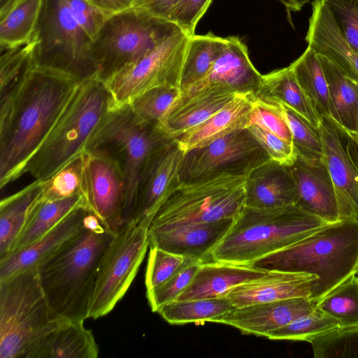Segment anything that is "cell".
<instances>
[{
  "label": "cell",
  "instance_id": "cell-1",
  "mask_svg": "<svg viewBox=\"0 0 358 358\" xmlns=\"http://www.w3.org/2000/svg\"><path fill=\"white\" fill-rule=\"evenodd\" d=\"M80 82L34 67L21 87L0 105V187L21 175L52 129Z\"/></svg>",
  "mask_w": 358,
  "mask_h": 358
},
{
  "label": "cell",
  "instance_id": "cell-2",
  "mask_svg": "<svg viewBox=\"0 0 358 358\" xmlns=\"http://www.w3.org/2000/svg\"><path fill=\"white\" fill-rule=\"evenodd\" d=\"M115 235L90 211L80 233L36 268L48 301L58 316L69 321L89 318L100 263Z\"/></svg>",
  "mask_w": 358,
  "mask_h": 358
},
{
  "label": "cell",
  "instance_id": "cell-3",
  "mask_svg": "<svg viewBox=\"0 0 358 358\" xmlns=\"http://www.w3.org/2000/svg\"><path fill=\"white\" fill-rule=\"evenodd\" d=\"M358 220H340L280 250L255 261L264 271L306 272L317 276L310 299L315 303L328 292L357 273Z\"/></svg>",
  "mask_w": 358,
  "mask_h": 358
},
{
  "label": "cell",
  "instance_id": "cell-4",
  "mask_svg": "<svg viewBox=\"0 0 358 358\" xmlns=\"http://www.w3.org/2000/svg\"><path fill=\"white\" fill-rule=\"evenodd\" d=\"M327 223L296 205L274 208L245 206L213 250L210 260L250 265L299 241Z\"/></svg>",
  "mask_w": 358,
  "mask_h": 358
},
{
  "label": "cell",
  "instance_id": "cell-5",
  "mask_svg": "<svg viewBox=\"0 0 358 358\" xmlns=\"http://www.w3.org/2000/svg\"><path fill=\"white\" fill-rule=\"evenodd\" d=\"M173 139L158 126L140 118L129 103L112 108L89 139L84 152L110 159L123 175L124 225L135 221L138 182L147 161Z\"/></svg>",
  "mask_w": 358,
  "mask_h": 358
},
{
  "label": "cell",
  "instance_id": "cell-6",
  "mask_svg": "<svg viewBox=\"0 0 358 358\" xmlns=\"http://www.w3.org/2000/svg\"><path fill=\"white\" fill-rule=\"evenodd\" d=\"M115 107L107 85L97 79L80 83L66 108L27 162L22 174L44 181L84 152L99 124Z\"/></svg>",
  "mask_w": 358,
  "mask_h": 358
},
{
  "label": "cell",
  "instance_id": "cell-7",
  "mask_svg": "<svg viewBox=\"0 0 358 358\" xmlns=\"http://www.w3.org/2000/svg\"><path fill=\"white\" fill-rule=\"evenodd\" d=\"M69 321L51 308L37 268L0 280L1 358H27L39 341Z\"/></svg>",
  "mask_w": 358,
  "mask_h": 358
},
{
  "label": "cell",
  "instance_id": "cell-8",
  "mask_svg": "<svg viewBox=\"0 0 358 358\" xmlns=\"http://www.w3.org/2000/svg\"><path fill=\"white\" fill-rule=\"evenodd\" d=\"M30 41L34 67L80 83L96 78L91 51L93 39L69 0H42Z\"/></svg>",
  "mask_w": 358,
  "mask_h": 358
},
{
  "label": "cell",
  "instance_id": "cell-9",
  "mask_svg": "<svg viewBox=\"0 0 358 358\" xmlns=\"http://www.w3.org/2000/svg\"><path fill=\"white\" fill-rule=\"evenodd\" d=\"M246 176L222 173L180 182L156 211L148 234L183 225L235 218L245 204Z\"/></svg>",
  "mask_w": 358,
  "mask_h": 358
},
{
  "label": "cell",
  "instance_id": "cell-10",
  "mask_svg": "<svg viewBox=\"0 0 358 358\" xmlns=\"http://www.w3.org/2000/svg\"><path fill=\"white\" fill-rule=\"evenodd\" d=\"M180 30L172 21L135 8L108 15L91 46L96 78L108 83L125 66Z\"/></svg>",
  "mask_w": 358,
  "mask_h": 358
},
{
  "label": "cell",
  "instance_id": "cell-11",
  "mask_svg": "<svg viewBox=\"0 0 358 358\" xmlns=\"http://www.w3.org/2000/svg\"><path fill=\"white\" fill-rule=\"evenodd\" d=\"M148 247L145 225L131 222L115 234L100 263L89 318L103 317L114 308L134 280Z\"/></svg>",
  "mask_w": 358,
  "mask_h": 358
},
{
  "label": "cell",
  "instance_id": "cell-12",
  "mask_svg": "<svg viewBox=\"0 0 358 358\" xmlns=\"http://www.w3.org/2000/svg\"><path fill=\"white\" fill-rule=\"evenodd\" d=\"M190 36L182 30L173 34L106 83L115 107L129 103L139 94L154 87L166 86L180 90Z\"/></svg>",
  "mask_w": 358,
  "mask_h": 358
},
{
  "label": "cell",
  "instance_id": "cell-13",
  "mask_svg": "<svg viewBox=\"0 0 358 358\" xmlns=\"http://www.w3.org/2000/svg\"><path fill=\"white\" fill-rule=\"evenodd\" d=\"M268 160V155L249 130L241 129L186 152L179 180L189 182L222 173L247 176Z\"/></svg>",
  "mask_w": 358,
  "mask_h": 358
},
{
  "label": "cell",
  "instance_id": "cell-14",
  "mask_svg": "<svg viewBox=\"0 0 358 358\" xmlns=\"http://www.w3.org/2000/svg\"><path fill=\"white\" fill-rule=\"evenodd\" d=\"M83 183L88 209L108 230L116 234L123 226L125 182L110 159L85 152Z\"/></svg>",
  "mask_w": 358,
  "mask_h": 358
},
{
  "label": "cell",
  "instance_id": "cell-15",
  "mask_svg": "<svg viewBox=\"0 0 358 358\" xmlns=\"http://www.w3.org/2000/svg\"><path fill=\"white\" fill-rule=\"evenodd\" d=\"M185 152L173 139L149 157L138 180L135 221L148 227L164 199L180 182L179 171Z\"/></svg>",
  "mask_w": 358,
  "mask_h": 358
},
{
  "label": "cell",
  "instance_id": "cell-16",
  "mask_svg": "<svg viewBox=\"0 0 358 358\" xmlns=\"http://www.w3.org/2000/svg\"><path fill=\"white\" fill-rule=\"evenodd\" d=\"M322 148V160L334 184L340 220H357V176L341 134L326 116L317 128Z\"/></svg>",
  "mask_w": 358,
  "mask_h": 358
},
{
  "label": "cell",
  "instance_id": "cell-17",
  "mask_svg": "<svg viewBox=\"0 0 358 358\" xmlns=\"http://www.w3.org/2000/svg\"><path fill=\"white\" fill-rule=\"evenodd\" d=\"M316 303L306 297H295L236 308L217 319L243 334L264 336L312 312Z\"/></svg>",
  "mask_w": 358,
  "mask_h": 358
},
{
  "label": "cell",
  "instance_id": "cell-18",
  "mask_svg": "<svg viewBox=\"0 0 358 358\" xmlns=\"http://www.w3.org/2000/svg\"><path fill=\"white\" fill-rule=\"evenodd\" d=\"M289 167L296 190V206L327 223L339 220L336 192L327 168L321 159L297 155Z\"/></svg>",
  "mask_w": 358,
  "mask_h": 358
},
{
  "label": "cell",
  "instance_id": "cell-19",
  "mask_svg": "<svg viewBox=\"0 0 358 358\" xmlns=\"http://www.w3.org/2000/svg\"><path fill=\"white\" fill-rule=\"evenodd\" d=\"M90 212L87 206H78L38 241L0 260V280L25 270L36 268L56 254L84 228Z\"/></svg>",
  "mask_w": 358,
  "mask_h": 358
},
{
  "label": "cell",
  "instance_id": "cell-20",
  "mask_svg": "<svg viewBox=\"0 0 358 358\" xmlns=\"http://www.w3.org/2000/svg\"><path fill=\"white\" fill-rule=\"evenodd\" d=\"M238 94L215 85L182 91L158 127L175 139L208 120Z\"/></svg>",
  "mask_w": 358,
  "mask_h": 358
},
{
  "label": "cell",
  "instance_id": "cell-21",
  "mask_svg": "<svg viewBox=\"0 0 358 358\" xmlns=\"http://www.w3.org/2000/svg\"><path fill=\"white\" fill-rule=\"evenodd\" d=\"M316 275L306 272L268 271L262 277L233 288L226 298L240 308L295 297H310Z\"/></svg>",
  "mask_w": 358,
  "mask_h": 358
},
{
  "label": "cell",
  "instance_id": "cell-22",
  "mask_svg": "<svg viewBox=\"0 0 358 358\" xmlns=\"http://www.w3.org/2000/svg\"><path fill=\"white\" fill-rule=\"evenodd\" d=\"M306 41L317 55L333 62L348 78L358 81V53L343 37L322 0L313 3Z\"/></svg>",
  "mask_w": 358,
  "mask_h": 358
},
{
  "label": "cell",
  "instance_id": "cell-23",
  "mask_svg": "<svg viewBox=\"0 0 358 358\" xmlns=\"http://www.w3.org/2000/svg\"><path fill=\"white\" fill-rule=\"evenodd\" d=\"M227 39L226 47L208 73L187 90L215 85L236 93L255 94L262 75L252 65L246 45L237 36H228Z\"/></svg>",
  "mask_w": 358,
  "mask_h": 358
},
{
  "label": "cell",
  "instance_id": "cell-24",
  "mask_svg": "<svg viewBox=\"0 0 358 358\" xmlns=\"http://www.w3.org/2000/svg\"><path fill=\"white\" fill-rule=\"evenodd\" d=\"M234 220L191 224L148 234L149 247L156 246L185 257L210 260L214 248L228 231Z\"/></svg>",
  "mask_w": 358,
  "mask_h": 358
},
{
  "label": "cell",
  "instance_id": "cell-25",
  "mask_svg": "<svg viewBox=\"0 0 358 358\" xmlns=\"http://www.w3.org/2000/svg\"><path fill=\"white\" fill-rule=\"evenodd\" d=\"M295 183L289 167L271 159L246 176L245 206L274 208L296 205Z\"/></svg>",
  "mask_w": 358,
  "mask_h": 358
},
{
  "label": "cell",
  "instance_id": "cell-26",
  "mask_svg": "<svg viewBox=\"0 0 358 358\" xmlns=\"http://www.w3.org/2000/svg\"><path fill=\"white\" fill-rule=\"evenodd\" d=\"M268 271L250 265L206 261L176 301L226 297L234 287L263 276Z\"/></svg>",
  "mask_w": 358,
  "mask_h": 358
},
{
  "label": "cell",
  "instance_id": "cell-27",
  "mask_svg": "<svg viewBox=\"0 0 358 358\" xmlns=\"http://www.w3.org/2000/svg\"><path fill=\"white\" fill-rule=\"evenodd\" d=\"M253 94H238L227 105L175 140L185 152L206 146L238 129L248 127Z\"/></svg>",
  "mask_w": 358,
  "mask_h": 358
},
{
  "label": "cell",
  "instance_id": "cell-28",
  "mask_svg": "<svg viewBox=\"0 0 358 358\" xmlns=\"http://www.w3.org/2000/svg\"><path fill=\"white\" fill-rule=\"evenodd\" d=\"M84 321H69L39 341L27 358H96L99 346Z\"/></svg>",
  "mask_w": 358,
  "mask_h": 358
},
{
  "label": "cell",
  "instance_id": "cell-29",
  "mask_svg": "<svg viewBox=\"0 0 358 358\" xmlns=\"http://www.w3.org/2000/svg\"><path fill=\"white\" fill-rule=\"evenodd\" d=\"M80 206H87L83 194L57 200H43L39 197L32 206L9 255L38 241L69 213Z\"/></svg>",
  "mask_w": 358,
  "mask_h": 358
},
{
  "label": "cell",
  "instance_id": "cell-30",
  "mask_svg": "<svg viewBox=\"0 0 358 358\" xmlns=\"http://www.w3.org/2000/svg\"><path fill=\"white\" fill-rule=\"evenodd\" d=\"M255 96L283 102L317 129L322 120V116L302 90L289 66L262 76L260 86Z\"/></svg>",
  "mask_w": 358,
  "mask_h": 358
},
{
  "label": "cell",
  "instance_id": "cell-31",
  "mask_svg": "<svg viewBox=\"0 0 358 358\" xmlns=\"http://www.w3.org/2000/svg\"><path fill=\"white\" fill-rule=\"evenodd\" d=\"M43 181L35 180L0 202V260L6 258L26 222L34 203L41 196Z\"/></svg>",
  "mask_w": 358,
  "mask_h": 358
},
{
  "label": "cell",
  "instance_id": "cell-32",
  "mask_svg": "<svg viewBox=\"0 0 358 358\" xmlns=\"http://www.w3.org/2000/svg\"><path fill=\"white\" fill-rule=\"evenodd\" d=\"M42 0H9L0 8V46L6 50L27 43L34 33Z\"/></svg>",
  "mask_w": 358,
  "mask_h": 358
},
{
  "label": "cell",
  "instance_id": "cell-33",
  "mask_svg": "<svg viewBox=\"0 0 358 358\" xmlns=\"http://www.w3.org/2000/svg\"><path fill=\"white\" fill-rule=\"evenodd\" d=\"M318 55L326 77L329 101V116L335 124L354 131L357 94L351 79L330 60Z\"/></svg>",
  "mask_w": 358,
  "mask_h": 358
},
{
  "label": "cell",
  "instance_id": "cell-34",
  "mask_svg": "<svg viewBox=\"0 0 358 358\" xmlns=\"http://www.w3.org/2000/svg\"><path fill=\"white\" fill-rule=\"evenodd\" d=\"M223 38L208 32L189 37L182 69L180 90L192 87L210 71L227 43Z\"/></svg>",
  "mask_w": 358,
  "mask_h": 358
},
{
  "label": "cell",
  "instance_id": "cell-35",
  "mask_svg": "<svg viewBox=\"0 0 358 358\" xmlns=\"http://www.w3.org/2000/svg\"><path fill=\"white\" fill-rule=\"evenodd\" d=\"M236 307L226 298L174 301L162 306L157 313L171 324L215 322Z\"/></svg>",
  "mask_w": 358,
  "mask_h": 358
},
{
  "label": "cell",
  "instance_id": "cell-36",
  "mask_svg": "<svg viewBox=\"0 0 358 358\" xmlns=\"http://www.w3.org/2000/svg\"><path fill=\"white\" fill-rule=\"evenodd\" d=\"M289 66L298 83L319 113L329 116L327 83L323 68L315 52L308 46Z\"/></svg>",
  "mask_w": 358,
  "mask_h": 358
},
{
  "label": "cell",
  "instance_id": "cell-37",
  "mask_svg": "<svg viewBox=\"0 0 358 358\" xmlns=\"http://www.w3.org/2000/svg\"><path fill=\"white\" fill-rule=\"evenodd\" d=\"M255 96L284 118L292 133L297 155L310 159L322 158V143L317 128L283 102L268 97Z\"/></svg>",
  "mask_w": 358,
  "mask_h": 358
},
{
  "label": "cell",
  "instance_id": "cell-38",
  "mask_svg": "<svg viewBox=\"0 0 358 358\" xmlns=\"http://www.w3.org/2000/svg\"><path fill=\"white\" fill-rule=\"evenodd\" d=\"M316 306L334 318L341 327H358V273L331 289Z\"/></svg>",
  "mask_w": 358,
  "mask_h": 358
},
{
  "label": "cell",
  "instance_id": "cell-39",
  "mask_svg": "<svg viewBox=\"0 0 358 358\" xmlns=\"http://www.w3.org/2000/svg\"><path fill=\"white\" fill-rule=\"evenodd\" d=\"M0 59V104L9 100L34 67L33 43L1 50Z\"/></svg>",
  "mask_w": 358,
  "mask_h": 358
},
{
  "label": "cell",
  "instance_id": "cell-40",
  "mask_svg": "<svg viewBox=\"0 0 358 358\" xmlns=\"http://www.w3.org/2000/svg\"><path fill=\"white\" fill-rule=\"evenodd\" d=\"M340 327L334 318L316 306L310 313L269 332L266 337L272 340H292L310 343L317 336Z\"/></svg>",
  "mask_w": 358,
  "mask_h": 358
},
{
  "label": "cell",
  "instance_id": "cell-41",
  "mask_svg": "<svg viewBox=\"0 0 358 358\" xmlns=\"http://www.w3.org/2000/svg\"><path fill=\"white\" fill-rule=\"evenodd\" d=\"M85 157L83 152L43 181L40 199L57 200L83 194Z\"/></svg>",
  "mask_w": 358,
  "mask_h": 358
},
{
  "label": "cell",
  "instance_id": "cell-42",
  "mask_svg": "<svg viewBox=\"0 0 358 358\" xmlns=\"http://www.w3.org/2000/svg\"><path fill=\"white\" fill-rule=\"evenodd\" d=\"M180 93L179 88L157 87L139 94L129 103L134 112L143 120L159 126Z\"/></svg>",
  "mask_w": 358,
  "mask_h": 358
},
{
  "label": "cell",
  "instance_id": "cell-43",
  "mask_svg": "<svg viewBox=\"0 0 358 358\" xmlns=\"http://www.w3.org/2000/svg\"><path fill=\"white\" fill-rule=\"evenodd\" d=\"M203 261L186 257L184 264L168 280L159 285L148 289L147 299L153 312L164 305L174 301L192 282Z\"/></svg>",
  "mask_w": 358,
  "mask_h": 358
},
{
  "label": "cell",
  "instance_id": "cell-44",
  "mask_svg": "<svg viewBox=\"0 0 358 358\" xmlns=\"http://www.w3.org/2000/svg\"><path fill=\"white\" fill-rule=\"evenodd\" d=\"M315 358L358 357V327H338L310 342Z\"/></svg>",
  "mask_w": 358,
  "mask_h": 358
},
{
  "label": "cell",
  "instance_id": "cell-45",
  "mask_svg": "<svg viewBox=\"0 0 358 358\" xmlns=\"http://www.w3.org/2000/svg\"><path fill=\"white\" fill-rule=\"evenodd\" d=\"M186 257L156 246H150L145 275L146 289H152L172 276L184 264Z\"/></svg>",
  "mask_w": 358,
  "mask_h": 358
},
{
  "label": "cell",
  "instance_id": "cell-46",
  "mask_svg": "<svg viewBox=\"0 0 358 358\" xmlns=\"http://www.w3.org/2000/svg\"><path fill=\"white\" fill-rule=\"evenodd\" d=\"M343 37L358 53V0H322Z\"/></svg>",
  "mask_w": 358,
  "mask_h": 358
},
{
  "label": "cell",
  "instance_id": "cell-47",
  "mask_svg": "<svg viewBox=\"0 0 358 358\" xmlns=\"http://www.w3.org/2000/svg\"><path fill=\"white\" fill-rule=\"evenodd\" d=\"M250 125L257 126L293 145L292 133L284 118L255 95L248 127Z\"/></svg>",
  "mask_w": 358,
  "mask_h": 358
},
{
  "label": "cell",
  "instance_id": "cell-48",
  "mask_svg": "<svg viewBox=\"0 0 358 358\" xmlns=\"http://www.w3.org/2000/svg\"><path fill=\"white\" fill-rule=\"evenodd\" d=\"M247 129L271 161L287 166H291L295 162L297 154L293 145L257 126L250 125Z\"/></svg>",
  "mask_w": 358,
  "mask_h": 358
},
{
  "label": "cell",
  "instance_id": "cell-49",
  "mask_svg": "<svg viewBox=\"0 0 358 358\" xmlns=\"http://www.w3.org/2000/svg\"><path fill=\"white\" fill-rule=\"evenodd\" d=\"M212 0H180L170 20L190 36L210 6Z\"/></svg>",
  "mask_w": 358,
  "mask_h": 358
},
{
  "label": "cell",
  "instance_id": "cell-50",
  "mask_svg": "<svg viewBox=\"0 0 358 358\" xmlns=\"http://www.w3.org/2000/svg\"><path fill=\"white\" fill-rule=\"evenodd\" d=\"M179 1L180 0H135L134 8L153 16L170 20L171 15Z\"/></svg>",
  "mask_w": 358,
  "mask_h": 358
},
{
  "label": "cell",
  "instance_id": "cell-51",
  "mask_svg": "<svg viewBox=\"0 0 358 358\" xmlns=\"http://www.w3.org/2000/svg\"><path fill=\"white\" fill-rule=\"evenodd\" d=\"M338 128L346 150L352 160L357 176V205L358 220V133L355 131L344 129L335 124Z\"/></svg>",
  "mask_w": 358,
  "mask_h": 358
},
{
  "label": "cell",
  "instance_id": "cell-52",
  "mask_svg": "<svg viewBox=\"0 0 358 358\" xmlns=\"http://www.w3.org/2000/svg\"><path fill=\"white\" fill-rule=\"evenodd\" d=\"M106 16L134 8L135 0H88Z\"/></svg>",
  "mask_w": 358,
  "mask_h": 358
},
{
  "label": "cell",
  "instance_id": "cell-53",
  "mask_svg": "<svg viewBox=\"0 0 358 358\" xmlns=\"http://www.w3.org/2000/svg\"><path fill=\"white\" fill-rule=\"evenodd\" d=\"M287 10L299 11L308 2L313 0H280Z\"/></svg>",
  "mask_w": 358,
  "mask_h": 358
},
{
  "label": "cell",
  "instance_id": "cell-54",
  "mask_svg": "<svg viewBox=\"0 0 358 358\" xmlns=\"http://www.w3.org/2000/svg\"><path fill=\"white\" fill-rule=\"evenodd\" d=\"M352 82L355 86L356 94H357V101H356V107H355V128L354 131L358 133V81L352 80Z\"/></svg>",
  "mask_w": 358,
  "mask_h": 358
},
{
  "label": "cell",
  "instance_id": "cell-55",
  "mask_svg": "<svg viewBox=\"0 0 358 358\" xmlns=\"http://www.w3.org/2000/svg\"><path fill=\"white\" fill-rule=\"evenodd\" d=\"M9 0H0V6H3L4 3H6Z\"/></svg>",
  "mask_w": 358,
  "mask_h": 358
},
{
  "label": "cell",
  "instance_id": "cell-56",
  "mask_svg": "<svg viewBox=\"0 0 358 358\" xmlns=\"http://www.w3.org/2000/svg\"><path fill=\"white\" fill-rule=\"evenodd\" d=\"M357 273H358V265H357Z\"/></svg>",
  "mask_w": 358,
  "mask_h": 358
}]
</instances>
